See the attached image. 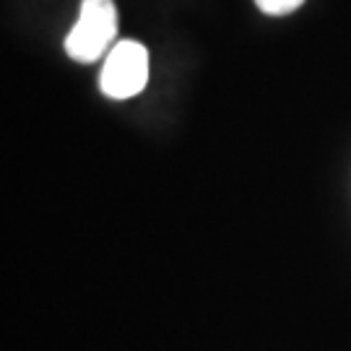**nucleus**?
Wrapping results in <instances>:
<instances>
[{"label": "nucleus", "mask_w": 351, "mask_h": 351, "mask_svg": "<svg viewBox=\"0 0 351 351\" xmlns=\"http://www.w3.org/2000/svg\"><path fill=\"white\" fill-rule=\"evenodd\" d=\"M117 39V8L114 0H84L78 21L65 37V52L75 63H97L110 55Z\"/></svg>", "instance_id": "f257e3e1"}, {"label": "nucleus", "mask_w": 351, "mask_h": 351, "mask_svg": "<svg viewBox=\"0 0 351 351\" xmlns=\"http://www.w3.org/2000/svg\"><path fill=\"white\" fill-rule=\"evenodd\" d=\"M146 81H149V50L133 39L117 42L99 73L101 94L110 99H130L146 88Z\"/></svg>", "instance_id": "f03ea898"}, {"label": "nucleus", "mask_w": 351, "mask_h": 351, "mask_svg": "<svg viewBox=\"0 0 351 351\" xmlns=\"http://www.w3.org/2000/svg\"><path fill=\"white\" fill-rule=\"evenodd\" d=\"M258 3V8L268 16H284V13H291L297 11L304 0H255Z\"/></svg>", "instance_id": "7ed1b4c3"}]
</instances>
